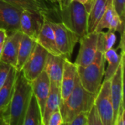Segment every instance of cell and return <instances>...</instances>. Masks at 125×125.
<instances>
[{
    "instance_id": "22",
    "label": "cell",
    "mask_w": 125,
    "mask_h": 125,
    "mask_svg": "<svg viewBox=\"0 0 125 125\" xmlns=\"http://www.w3.org/2000/svg\"><path fill=\"white\" fill-rule=\"evenodd\" d=\"M23 125H43L42 112L33 93L25 112Z\"/></svg>"
},
{
    "instance_id": "16",
    "label": "cell",
    "mask_w": 125,
    "mask_h": 125,
    "mask_svg": "<svg viewBox=\"0 0 125 125\" xmlns=\"http://www.w3.org/2000/svg\"><path fill=\"white\" fill-rule=\"evenodd\" d=\"M37 43L45 48L48 53L55 56H62L57 48L55 34L49 22V18L44 17V22L36 39Z\"/></svg>"
},
{
    "instance_id": "29",
    "label": "cell",
    "mask_w": 125,
    "mask_h": 125,
    "mask_svg": "<svg viewBox=\"0 0 125 125\" xmlns=\"http://www.w3.org/2000/svg\"><path fill=\"white\" fill-rule=\"evenodd\" d=\"M113 5L121 19L125 21V0H113Z\"/></svg>"
},
{
    "instance_id": "6",
    "label": "cell",
    "mask_w": 125,
    "mask_h": 125,
    "mask_svg": "<svg viewBox=\"0 0 125 125\" xmlns=\"http://www.w3.org/2000/svg\"><path fill=\"white\" fill-rule=\"evenodd\" d=\"M94 104L100 116L103 125H114V108L111 96L110 80L103 81L97 92Z\"/></svg>"
},
{
    "instance_id": "12",
    "label": "cell",
    "mask_w": 125,
    "mask_h": 125,
    "mask_svg": "<svg viewBox=\"0 0 125 125\" xmlns=\"http://www.w3.org/2000/svg\"><path fill=\"white\" fill-rule=\"evenodd\" d=\"M105 29H108L114 32L119 31L121 35H125V21L121 19L116 12L113 5V0L107 7L94 31L100 32Z\"/></svg>"
},
{
    "instance_id": "26",
    "label": "cell",
    "mask_w": 125,
    "mask_h": 125,
    "mask_svg": "<svg viewBox=\"0 0 125 125\" xmlns=\"http://www.w3.org/2000/svg\"><path fill=\"white\" fill-rule=\"evenodd\" d=\"M11 67L12 66L8 64L0 62V89L6 83Z\"/></svg>"
},
{
    "instance_id": "34",
    "label": "cell",
    "mask_w": 125,
    "mask_h": 125,
    "mask_svg": "<svg viewBox=\"0 0 125 125\" xmlns=\"http://www.w3.org/2000/svg\"><path fill=\"white\" fill-rule=\"evenodd\" d=\"M52 1H53V2L55 4V5H56V7H58V8L59 9L60 4H61V0H52Z\"/></svg>"
},
{
    "instance_id": "17",
    "label": "cell",
    "mask_w": 125,
    "mask_h": 125,
    "mask_svg": "<svg viewBox=\"0 0 125 125\" xmlns=\"http://www.w3.org/2000/svg\"><path fill=\"white\" fill-rule=\"evenodd\" d=\"M50 79L45 70H43L34 81H31L32 93L38 102L42 112V116L50 92Z\"/></svg>"
},
{
    "instance_id": "7",
    "label": "cell",
    "mask_w": 125,
    "mask_h": 125,
    "mask_svg": "<svg viewBox=\"0 0 125 125\" xmlns=\"http://www.w3.org/2000/svg\"><path fill=\"white\" fill-rule=\"evenodd\" d=\"M20 9L36 12L51 20L59 18V9L52 0H3Z\"/></svg>"
},
{
    "instance_id": "4",
    "label": "cell",
    "mask_w": 125,
    "mask_h": 125,
    "mask_svg": "<svg viewBox=\"0 0 125 125\" xmlns=\"http://www.w3.org/2000/svg\"><path fill=\"white\" fill-rule=\"evenodd\" d=\"M88 15L86 7L75 0H72L59 13L61 21L79 38L88 33Z\"/></svg>"
},
{
    "instance_id": "14",
    "label": "cell",
    "mask_w": 125,
    "mask_h": 125,
    "mask_svg": "<svg viewBox=\"0 0 125 125\" xmlns=\"http://www.w3.org/2000/svg\"><path fill=\"white\" fill-rule=\"evenodd\" d=\"M77 77V66L74 63L71 62L69 59L65 58L60 85L61 102L65 101L73 92L75 85Z\"/></svg>"
},
{
    "instance_id": "32",
    "label": "cell",
    "mask_w": 125,
    "mask_h": 125,
    "mask_svg": "<svg viewBox=\"0 0 125 125\" xmlns=\"http://www.w3.org/2000/svg\"><path fill=\"white\" fill-rule=\"evenodd\" d=\"M7 37V31L3 29H0V45L4 44Z\"/></svg>"
},
{
    "instance_id": "15",
    "label": "cell",
    "mask_w": 125,
    "mask_h": 125,
    "mask_svg": "<svg viewBox=\"0 0 125 125\" xmlns=\"http://www.w3.org/2000/svg\"><path fill=\"white\" fill-rule=\"evenodd\" d=\"M22 35L23 33L20 30L7 34L4 42L3 52L0 62H4L15 67L18 51Z\"/></svg>"
},
{
    "instance_id": "28",
    "label": "cell",
    "mask_w": 125,
    "mask_h": 125,
    "mask_svg": "<svg viewBox=\"0 0 125 125\" xmlns=\"http://www.w3.org/2000/svg\"><path fill=\"white\" fill-rule=\"evenodd\" d=\"M64 125L63 118L59 109L56 110L49 117L47 125Z\"/></svg>"
},
{
    "instance_id": "2",
    "label": "cell",
    "mask_w": 125,
    "mask_h": 125,
    "mask_svg": "<svg viewBox=\"0 0 125 125\" xmlns=\"http://www.w3.org/2000/svg\"><path fill=\"white\" fill-rule=\"evenodd\" d=\"M32 94L31 82L21 70H16L12 95L9 105L10 125H23L25 112Z\"/></svg>"
},
{
    "instance_id": "30",
    "label": "cell",
    "mask_w": 125,
    "mask_h": 125,
    "mask_svg": "<svg viewBox=\"0 0 125 125\" xmlns=\"http://www.w3.org/2000/svg\"><path fill=\"white\" fill-rule=\"evenodd\" d=\"M125 100L122 103L118 112L116 116L114 121V125H125Z\"/></svg>"
},
{
    "instance_id": "10",
    "label": "cell",
    "mask_w": 125,
    "mask_h": 125,
    "mask_svg": "<svg viewBox=\"0 0 125 125\" xmlns=\"http://www.w3.org/2000/svg\"><path fill=\"white\" fill-rule=\"evenodd\" d=\"M23 10L5 1L0 0V29H4L7 34L19 31Z\"/></svg>"
},
{
    "instance_id": "5",
    "label": "cell",
    "mask_w": 125,
    "mask_h": 125,
    "mask_svg": "<svg viewBox=\"0 0 125 125\" xmlns=\"http://www.w3.org/2000/svg\"><path fill=\"white\" fill-rule=\"evenodd\" d=\"M49 22L53 29L56 46L60 54L63 57L70 59L80 38L62 21L49 19Z\"/></svg>"
},
{
    "instance_id": "25",
    "label": "cell",
    "mask_w": 125,
    "mask_h": 125,
    "mask_svg": "<svg viewBox=\"0 0 125 125\" xmlns=\"http://www.w3.org/2000/svg\"><path fill=\"white\" fill-rule=\"evenodd\" d=\"M116 41V36L114 31L108 30L107 32H103V46L105 52L112 48Z\"/></svg>"
},
{
    "instance_id": "8",
    "label": "cell",
    "mask_w": 125,
    "mask_h": 125,
    "mask_svg": "<svg viewBox=\"0 0 125 125\" xmlns=\"http://www.w3.org/2000/svg\"><path fill=\"white\" fill-rule=\"evenodd\" d=\"M98 34L95 31L88 32L79 39V51L74 63L77 67H86L94 60L97 51Z\"/></svg>"
},
{
    "instance_id": "27",
    "label": "cell",
    "mask_w": 125,
    "mask_h": 125,
    "mask_svg": "<svg viewBox=\"0 0 125 125\" xmlns=\"http://www.w3.org/2000/svg\"><path fill=\"white\" fill-rule=\"evenodd\" d=\"M88 111H82L78 114L67 125H87Z\"/></svg>"
},
{
    "instance_id": "33",
    "label": "cell",
    "mask_w": 125,
    "mask_h": 125,
    "mask_svg": "<svg viewBox=\"0 0 125 125\" xmlns=\"http://www.w3.org/2000/svg\"><path fill=\"white\" fill-rule=\"evenodd\" d=\"M72 0H61V4H60L59 10H61L64 9V7H66L70 4V2Z\"/></svg>"
},
{
    "instance_id": "21",
    "label": "cell",
    "mask_w": 125,
    "mask_h": 125,
    "mask_svg": "<svg viewBox=\"0 0 125 125\" xmlns=\"http://www.w3.org/2000/svg\"><path fill=\"white\" fill-rule=\"evenodd\" d=\"M112 0H94L88 15V32L94 31L102 15Z\"/></svg>"
},
{
    "instance_id": "1",
    "label": "cell",
    "mask_w": 125,
    "mask_h": 125,
    "mask_svg": "<svg viewBox=\"0 0 125 125\" xmlns=\"http://www.w3.org/2000/svg\"><path fill=\"white\" fill-rule=\"evenodd\" d=\"M105 51L103 31L98 34L97 51L94 60L86 67H77L78 75L82 86L89 92L97 94L103 81L105 74Z\"/></svg>"
},
{
    "instance_id": "19",
    "label": "cell",
    "mask_w": 125,
    "mask_h": 125,
    "mask_svg": "<svg viewBox=\"0 0 125 125\" xmlns=\"http://www.w3.org/2000/svg\"><path fill=\"white\" fill-rule=\"evenodd\" d=\"M61 103V92L60 87L51 83L50 92L48 97L47 98L44 111L42 114V124L43 125H47L49 117L52 113L59 109Z\"/></svg>"
},
{
    "instance_id": "23",
    "label": "cell",
    "mask_w": 125,
    "mask_h": 125,
    "mask_svg": "<svg viewBox=\"0 0 125 125\" xmlns=\"http://www.w3.org/2000/svg\"><path fill=\"white\" fill-rule=\"evenodd\" d=\"M123 55H125V53L121 52V53L119 54L116 50L114 49V48L105 52L104 56L105 61L108 62V67L106 70H105L103 81L111 80V78L116 73L118 67L119 66Z\"/></svg>"
},
{
    "instance_id": "20",
    "label": "cell",
    "mask_w": 125,
    "mask_h": 125,
    "mask_svg": "<svg viewBox=\"0 0 125 125\" xmlns=\"http://www.w3.org/2000/svg\"><path fill=\"white\" fill-rule=\"evenodd\" d=\"M36 43L37 42L34 40L23 34L18 51L16 66L15 67L16 70L20 71L22 70L24 64L32 53Z\"/></svg>"
},
{
    "instance_id": "3",
    "label": "cell",
    "mask_w": 125,
    "mask_h": 125,
    "mask_svg": "<svg viewBox=\"0 0 125 125\" xmlns=\"http://www.w3.org/2000/svg\"><path fill=\"white\" fill-rule=\"evenodd\" d=\"M95 97L96 94L89 92L82 86L78 75L73 92L65 101L60 103L59 111L64 125H68L80 112L89 111L94 104Z\"/></svg>"
},
{
    "instance_id": "9",
    "label": "cell",
    "mask_w": 125,
    "mask_h": 125,
    "mask_svg": "<svg viewBox=\"0 0 125 125\" xmlns=\"http://www.w3.org/2000/svg\"><path fill=\"white\" fill-rule=\"evenodd\" d=\"M48 53V52L45 48L36 43L32 53L21 70L27 80L31 82L44 70Z\"/></svg>"
},
{
    "instance_id": "18",
    "label": "cell",
    "mask_w": 125,
    "mask_h": 125,
    "mask_svg": "<svg viewBox=\"0 0 125 125\" xmlns=\"http://www.w3.org/2000/svg\"><path fill=\"white\" fill-rule=\"evenodd\" d=\"M64 57L48 53L44 70L47 73L50 82L60 87L64 69Z\"/></svg>"
},
{
    "instance_id": "35",
    "label": "cell",
    "mask_w": 125,
    "mask_h": 125,
    "mask_svg": "<svg viewBox=\"0 0 125 125\" xmlns=\"http://www.w3.org/2000/svg\"><path fill=\"white\" fill-rule=\"evenodd\" d=\"M3 46H4V44H2V45H0V61H1V56H2V52H3Z\"/></svg>"
},
{
    "instance_id": "24",
    "label": "cell",
    "mask_w": 125,
    "mask_h": 125,
    "mask_svg": "<svg viewBox=\"0 0 125 125\" xmlns=\"http://www.w3.org/2000/svg\"><path fill=\"white\" fill-rule=\"evenodd\" d=\"M86 125H103L100 116L94 104H93L88 111Z\"/></svg>"
},
{
    "instance_id": "11",
    "label": "cell",
    "mask_w": 125,
    "mask_h": 125,
    "mask_svg": "<svg viewBox=\"0 0 125 125\" xmlns=\"http://www.w3.org/2000/svg\"><path fill=\"white\" fill-rule=\"evenodd\" d=\"M124 68L125 55L122 56V62L116 73L111 78V96L114 108V125L118 110L124 100Z\"/></svg>"
},
{
    "instance_id": "13",
    "label": "cell",
    "mask_w": 125,
    "mask_h": 125,
    "mask_svg": "<svg viewBox=\"0 0 125 125\" xmlns=\"http://www.w3.org/2000/svg\"><path fill=\"white\" fill-rule=\"evenodd\" d=\"M43 22L44 16L23 10L21 15L20 30L23 34L36 41Z\"/></svg>"
},
{
    "instance_id": "31",
    "label": "cell",
    "mask_w": 125,
    "mask_h": 125,
    "mask_svg": "<svg viewBox=\"0 0 125 125\" xmlns=\"http://www.w3.org/2000/svg\"><path fill=\"white\" fill-rule=\"evenodd\" d=\"M75 1H78V2L83 4L86 7L88 13H89L90 9L92 8V6L93 3H94V0H75Z\"/></svg>"
}]
</instances>
